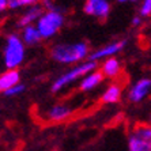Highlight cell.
Here are the masks:
<instances>
[{
    "instance_id": "52a82bcc",
    "label": "cell",
    "mask_w": 151,
    "mask_h": 151,
    "mask_svg": "<svg viewBox=\"0 0 151 151\" xmlns=\"http://www.w3.org/2000/svg\"><path fill=\"white\" fill-rule=\"evenodd\" d=\"M127 45H128V40L127 38H119V40H114V41H110L108 44H105V45L91 50L88 60H93V61L99 64L101 61L109 59V57L119 56L121 52H124Z\"/></svg>"
},
{
    "instance_id": "8992f818",
    "label": "cell",
    "mask_w": 151,
    "mask_h": 151,
    "mask_svg": "<svg viewBox=\"0 0 151 151\" xmlns=\"http://www.w3.org/2000/svg\"><path fill=\"white\" fill-rule=\"evenodd\" d=\"M127 102L131 105H142L143 102L151 98V78L150 76H140L131 82L128 87L125 88Z\"/></svg>"
},
{
    "instance_id": "6da1fadb",
    "label": "cell",
    "mask_w": 151,
    "mask_h": 151,
    "mask_svg": "<svg viewBox=\"0 0 151 151\" xmlns=\"http://www.w3.org/2000/svg\"><path fill=\"white\" fill-rule=\"evenodd\" d=\"M91 48L86 41H61L49 48V56L56 64L72 67L88 60Z\"/></svg>"
},
{
    "instance_id": "ffe728a7",
    "label": "cell",
    "mask_w": 151,
    "mask_h": 151,
    "mask_svg": "<svg viewBox=\"0 0 151 151\" xmlns=\"http://www.w3.org/2000/svg\"><path fill=\"white\" fill-rule=\"evenodd\" d=\"M59 0H41V4L44 8H50L53 6H56Z\"/></svg>"
},
{
    "instance_id": "277c9868",
    "label": "cell",
    "mask_w": 151,
    "mask_h": 151,
    "mask_svg": "<svg viewBox=\"0 0 151 151\" xmlns=\"http://www.w3.org/2000/svg\"><path fill=\"white\" fill-rule=\"evenodd\" d=\"M27 46L22 41L19 33H8L4 38L1 59L6 70H18L26 60Z\"/></svg>"
},
{
    "instance_id": "8fae6325",
    "label": "cell",
    "mask_w": 151,
    "mask_h": 151,
    "mask_svg": "<svg viewBox=\"0 0 151 151\" xmlns=\"http://www.w3.org/2000/svg\"><path fill=\"white\" fill-rule=\"evenodd\" d=\"M98 70L105 79L113 82L123 72V61L120 60V57H109V59L104 60L98 64Z\"/></svg>"
},
{
    "instance_id": "ac0fdd59",
    "label": "cell",
    "mask_w": 151,
    "mask_h": 151,
    "mask_svg": "<svg viewBox=\"0 0 151 151\" xmlns=\"http://www.w3.org/2000/svg\"><path fill=\"white\" fill-rule=\"evenodd\" d=\"M26 91V84L25 83H19L14 87H11L10 90L4 93V97H8V98H15V97H19L22 95L23 93Z\"/></svg>"
},
{
    "instance_id": "7402d4cb",
    "label": "cell",
    "mask_w": 151,
    "mask_h": 151,
    "mask_svg": "<svg viewBox=\"0 0 151 151\" xmlns=\"http://www.w3.org/2000/svg\"><path fill=\"white\" fill-rule=\"evenodd\" d=\"M116 1L120 4H128V3H137V1H140V0H116Z\"/></svg>"
},
{
    "instance_id": "3957f363",
    "label": "cell",
    "mask_w": 151,
    "mask_h": 151,
    "mask_svg": "<svg viewBox=\"0 0 151 151\" xmlns=\"http://www.w3.org/2000/svg\"><path fill=\"white\" fill-rule=\"evenodd\" d=\"M97 68H98V63H95L93 60H86L81 64L68 67L64 72H61L59 76L53 79L52 84H50V93L52 94H60V93L65 91L71 84L79 83V81L84 75H87L88 72H91Z\"/></svg>"
},
{
    "instance_id": "7a4b0ae2",
    "label": "cell",
    "mask_w": 151,
    "mask_h": 151,
    "mask_svg": "<svg viewBox=\"0 0 151 151\" xmlns=\"http://www.w3.org/2000/svg\"><path fill=\"white\" fill-rule=\"evenodd\" d=\"M67 23L65 11L59 4L50 8H45L40 19L35 23V27L38 29L42 41H49L59 34Z\"/></svg>"
},
{
    "instance_id": "9a60e30c",
    "label": "cell",
    "mask_w": 151,
    "mask_h": 151,
    "mask_svg": "<svg viewBox=\"0 0 151 151\" xmlns=\"http://www.w3.org/2000/svg\"><path fill=\"white\" fill-rule=\"evenodd\" d=\"M21 38L25 42L26 46H37L42 42V37L40 34L38 29L35 27V25L26 26V27L21 29Z\"/></svg>"
},
{
    "instance_id": "5bb4252c",
    "label": "cell",
    "mask_w": 151,
    "mask_h": 151,
    "mask_svg": "<svg viewBox=\"0 0 151 151\" xmlns=\"http://www.w3.org/2000/svg\"><path fill=\"white\" fill-rule=\"evenodd\" d=\"M19 83H22L19 70H4L0 74V93L3 94Z\"/></svg>"
},
{
    "instance_id": "603a6c76",
    "label": "cell",
    "mask_w": 151,
    "mask_h": 151,
    "mask_svg": "<svg viewBox=\"0 0 151 151\" xmlns=\"http://www.w3.org/2000/svg\"><path fill=\"white\" fill-rule=\"evenodd\" d=\"M147 123L151 124V108L148 109V112H147Z\"/></svg>"
},
{
    "instance_id": "e0dca14e",
    "label": "cell",
    "mask_w": 151,
    "mask_h": 151,
    "mask_svg": "<svg viewBox=\"0 0 151 151\" xmlns=\"http://www.w3.org/2000/svg\"><path fill=\"white\" fill-rule=\"evenodd\" d=\"M137 14L140 15L143 19L151 17V0H140V1H139Z\"/></svg>"
},
{
    "instance_id": "ba28073f",
    "label": "cell",
    "mask_w": 151,
    "mask_h": 151,
    "mask_svg": "<svg viewBox=\"0 0 151 151\" xmlns=\"http://www.w3.org/2000/svg\"><path fill=\"white\" fill-rule=\"evenodd\" d=\"M75 110H76V108H75L74 104L67 101H60L55 102L49 108H46L42 117L49 123H63V121H67L74 116Z\"/></svg>"
},
{
    "instance_id": "2e32d148",
    "label": "cell",
    "mask_w": 151,
    "mask_h": 151,
    "mask_svg": "<svg viewBox=\"0 0 151 151\" xmlns=\"http://www.w3.org/2000/svg\"><path fill=\"white\" fill-rule=\"evenodd\" d=\"M41 0H8V10L10 11H19L26 10L33 6H38Z\"/></svg>"
},
{
    "instance_id": "7c38bea8",
    "label": "cell",
    "mask_w": 151,
    "mask_h": 151,
    "mask_svg": "<svg viewBox=\"0 0 151 151\" xmlns=\"http://www.w3.org/2000/svg\"><path fill=\"white\" fill-rule=\"evenodd\" d=\"M104 82H105V78H104V75L97 68V70L88 72L87 75H84L82 78L79 81V83H78V88H79V91L87 94V93H93L97 88H99Z\"/></svg>"
},
{
    "instance_id": "4fadbf2b",
    "label": "cell",
    "mask_w": 151,
    "mask_h": 151,
    "mask_svg": "<svg viewBox=\"0 0 151 151\" xmlns=\"http://www.w3.org/2000/svg\"><path fill=\"white\" fill-rule=\"evenodd\" d=\"M45 8L42 7L41 4L38 6H33V7H29L26 10H23L21 12V15L18 17L17 22H15V26H17L19 30L26 26H32V25H35L37 21L40 19V17L42 15Z\"/></svg>"
},
{
    "instance_id": "9c48e42d",
    "label": "cell",
    "mask_w": 151,
    "mask_h": 151,
    "mask_svg": "<svg viewBox=\"0 0 151 151\" xmlns=\"http://www.w3.org/2000/svg\"><path fill=\"white\" fill-rule=\"evenodd\" d=\"M82 10L87 17L106 21L112 12V3L110 0H83Z\"/></svg>"
},
{
    "instance_id": "5b68a950",
    "label": "cell",
    "mask_w": 151,
    "mask_h": 151,
    "mask_svg": "<svg viewBox=\"0 0 151 151\" xmlns=\"http://www.w3.org/2000/svg\"><path fill=\"white\" fill-rule=\"evenodd\" d=\"M128 151H151V124L136 123L127 135Z\"/></svg>"
},
{
    "instance_id": "30bf717a",
    "label": "cell",
    "mask_w": 151,
    "mask_h": 151,
    "mask_svg": "<svg viewBox=\"0 0 151 151\" xmlns=\"http://www.w3.org/2000/svg\"><path fill=\"white\" fill-rule=\"evenodd\" d=\"M124 94H125V90H124L123 84L117 81H113L104 87L101 95H99V101L104 105H116L121 102V99L124 98Z\"/></svg>"
},
{
    "instance_id": "d6986e66",
    "label": "cell",
    "mask_w": 151,
    "mask_h": 151,
    "mask_svg": "<svg viewBox=\"0 0 151 151\" xmlns=\"http://www.w3.org/2000/svg\"><path fill=\"white\" fill-rule=\"evenodd\" d=\"M143 18L140 17L139 14H136V15H134V18H132V21H131V26L134 29H139L142 25H143Z\"/></svg>"
},
{
    "instance_id": "44dd1931",
    "label": "cell",
    "mask_w": 151,
    "mask_h": 151,
    "mask_svg": "<svg viewBox=\"0 0 151 151\" xmlns=\"http://www.w3.org/2000/svg\"><path fill=\"white\" fill-rule=\"evenodd\" d=\"M8 10V0H0V15Z\"/></svg>"
}]
</instances>
